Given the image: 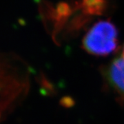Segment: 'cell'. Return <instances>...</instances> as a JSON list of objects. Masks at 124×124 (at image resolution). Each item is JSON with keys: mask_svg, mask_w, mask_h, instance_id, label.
I'll use <instances>...</instances> for the list:
<instances>
[{"mask_svg": "<svg viewBox=\"0 0 124 124\" xmlns=\"http://www.w3.org/2000/svg\"><path fill=\"white\" fill-rule=\"evenodd\" d=\"M106 79L120 99L124 102V57L116 58L106 72Z\"/></svg>", "mask_w": 124, "mask_h": 124, "instance_id": "2", "label": "cell"}, {"mask_svg": "<svg viewBox=\"0 0 124 124\" xmlns=\"http://www.w3.org/2000/svg\"><path fill=\"white\" fill-rule=\"evenodd\" d=\"M117 48L118 31L110 21L96 23L83 39V48L93 55L107 56L114 53Z\"/></svg>", "mask_w": 124, "mask_h": 124, "instance_id": "1", "label": "cell"}, {"mask_svg": "<svg viewBox=\"0 0 124 124\" xmlns=\"http://www.w3.org/2000/svg\"><path fill=\"white\" fill-rule=\"evenodd\" d=\"M122 55L124 57V49H123V53H122Z\"/></svg>", "mask_w": 124, "mask_h": 124, "instance_id": "3", "label": "cell"}]
</instances>
